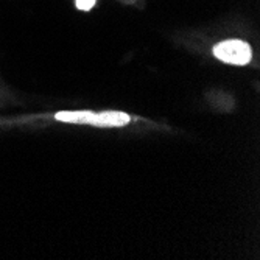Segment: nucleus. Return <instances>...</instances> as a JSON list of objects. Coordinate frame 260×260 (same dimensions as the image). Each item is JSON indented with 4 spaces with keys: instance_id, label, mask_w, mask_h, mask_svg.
<instances>
[{
    "instance_id": "nucleus-1",
    "label": "nucleus",
    "mask_w": 260,
    "mask_h": 260,
    "mask_svg": "<svg viewBox=\"0 0 260 260\" xmlns=\"http://www.w3.org/2000/svg\"><path fill=\"white\" fill-rule=\"evenodd\" d=\"M55 120L64 123H78V125H93L100 128H117L125 126L131 122V117L119 111H61L55 115Z\"/></svg>"
},
{
    "instance_id": "nucleus-2",
    "label": "nucleus",
    "mask_w": 260,
    "mask_h": 260,
    "mask_svg": "<svg viewBox=\"0 0 260 260\" xmlns=\"http://www.w3.org/2000/svg\"><path fill=\"white\" fill-rule=\"evenodd\" d=\"M214 55L223 62H228L232 66H245L251 61L252 50H251V45L245 41L229 39L215 45Z\"/></svg>"
},
{
    "instance_id": "nucleus-3",
    "label": "nucleus",
    "mask_w": 260,
    "mask_h": 260,
    "mask_svg": "<svg viewBox=\"0 0 260 260\" xmlns=\"http://www.w3.org/2000/svg\"><path fill=\"white\" fill-rule=\"evenodd\" d=\"M97 0H77V8L83 11H89L93 5H95Z\"/></svg>"
}]
</instances>
